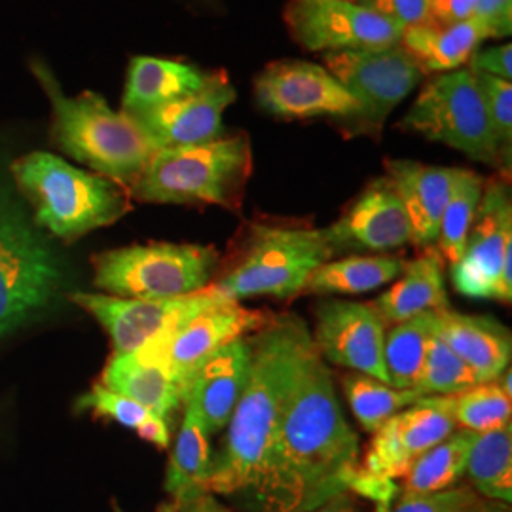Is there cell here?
I'll use <instances>...</instances> for the list:
<instances>
[{
    "label": "cell",
    "mask_w": 512,
    "mask_h": 512,
    "mask_svg": "<svg viewBox=\"0 0 512 512\" xmlns=\"http://www.w3.org/2000/svg\"><path fill=\"white\" fill-rule=\"evenodd\" d=\"M310 512H361L351 492H344V494L336 495L329 501H325L323 505H319L317 509Z\"/></svg>",
    "instance_id": "43"
},
{
    "label": "cell",
    "mask_w": 512,
    "mask_h": 512,
    "mask_svg": "<svg viewBox=\"0 0 512 512\" xmlns=\"http://www.w3.org/2000/svg\"><path fill=\"white\" fill-rule=\"evenodd\" d=\"M114 511L122 512L120 511V507H118V505H114ZM160 512H181V507H179L177 503H173V505H167V507H164V509H162Z\"/></svg>",
    "instance_id": "45"
},
{
    "label": "cell",
    "mask_w": 512,
    "mask_h": 512,
    "mask_svg": "<svg viewBox=\"0 0 512 512\" xmlns=\"http://www.w3.org/2000/svg\"><path fill=\"white\" fill-rule=\"evenodd\" d=\"M54 105V141L93 173L131 188L158 152L147 133L124 110H112L95 92L67 97L52 78L38 73Z\"/></svg>",
    "instance_id": "5"
},
{
    "label": "cell",
    "mask_w": 512,
    "mask_h": 512,
    "mask_svg": "<svg viewBox=\"0 0 512 512\" xmlns=\"http://www.w3.org/2000/svg\"><path fill=\"white\" fill-rule=\"evenodd\" d=\"M475 18L484 25L488 38H505L512 31V0H478Z\"/></svg>",
    "instance_id": "40"
},
{
    "label": "cell",
    "mask_w": 512,
    "mask_h": 512,
    "mask_svg": "<svg viewBox=\"0 0 512 512\" xmlns=\"http://www.w3.org/2000/svg\"><path fill=\"white\" fill-rule=\"evenodd\" d=\"M486 38V29L476 18L459 23L429 19L421 25L406 27L399 46L425 76L458 71L469 63Z\"/></svg>",
    "instance_id": "24"
},
{
    "label": "cell",
    "mask_w": 512,
    "mask_h": 512,
    "mask_svg": "<svg viewBox=\"0 0 512 512\" xmlns=\"http://www.w3.org/2000/svg\"><path fill=\"white\" fill-rule=\"evenodd\" d=\"M435 334L475 372L480 384L497 382L511 366V330L492 317L437 310Z\"/></svg>",
    "instance_id": "21"
},
{
    "label": "cell",
    "mask_w": 512,
    "mask_h": 512,
    "mask_svg": "<svg viewBox=\"0 0 512 512\" xmlns=\"http://www.w3.org/2000/svg\"><path fill=\"white\" fill-rule=\"evenodd\" d=\"M211 73L164 57L137 55L131 59L122 110L137 114L198 92L209 82Z\"/></svg>",
    "instance_id": "25"
},
{
    "label": "cell",
    "mask_w": 512,
    "mask_h": 512,
    "mask_svg": "<svg viewBox=\"0 0 512 512\" xmlns=\"http://www.w3.org/2000/svg\"><path fill=\"white\" fill-rule=\"evenodd\" d=\"M323 67L361 105L353 126L359 133L374 135L382 131L389 114L423 78L399 44L378 50L329 52L323 54Z\"/></svg>",
    "instance_id": "12"
},
{
    "label": "cell",
    "mask_w": 512,
    "mask_h": 512,
    "mask_svg": "<svg viewBox=\"0 0 512 512\" xmlns=\"http://www.w3.org/2000/svg\"><path fill=\"white\" fill-rule=\"evenodd\" d=\"M249 342V378L226 425L222 448L211 459L207 494L258 492L285 404L315 349L306 323L293 313L277 315Z\"/></svg>",
    "instance_id": "2"
},
{
    "label": "cell",
    "mask_w": 512,
    "mask_h": 512,
    "mask_svg": "<svg viewBox=\"0 0 512 512\" xmlns=\"http://www.w3.org/2000/svg\"><path fill=\"white\" fill-rule=\"evenodd\" d=\"M253 349L249 336L215 351L200 366L186 399L196 404L207 435L226 429L247 385Z\"/></svg>",
    "instance_id": "20"
},
{
    "label": "cell",
    "mask_w": 512,
    "mask_h": 512,
    "mask_svg": "<svg viewBox=\"0 0 512 512\" xmlns=\"http://www.w3.org/2000/svg\"><path fill=\"white\" fill-rule=\"evenodd\" d=\"M512 202L505 177L484 184L465 249L452 264L456 291L469 298L512 300Z\"/></svg>",
    "instance_id": "10"
},
{
    "label": "cell",
    "mask_w": 512,
    "mask_h": 512,
    "mask_svg": "<svg viewBox=\"0 0 512 512\" xmlns=\"http://www.w3.org/2000/svg\"><path fill=\"white\" fill-rule=\"evenodd\" d=\"M71 300L107 330L112 355H129L183 327L194 315L224 298L205 287L200 293L169 300H137L103 293H73Z\"/></svg>",
    "instance_id": "13"
},
{
    "label": "cell",
    "mask_w": 512,
    "mask_h": 512,
    "mask_svg": "<svg viewBox=\"0 0 512 512\" xmlns=\"http://www.w3.org/2000/svg\"><path fill=\"white\" fill-rule=\"evenodd\" d=\"M359 439L317 349L302 366L275 433L255 497L266 512H310L351 492Z\"/></svg>",
    "instance_id": "1"
},
{
    "label": "cell",
    "mask_w": 512,
    "mask_h": 512,
    "mask_svg": "<svg viewBox=\"0 0 512 512\" xmlns=\"http://www.w3.org/2000/svg\"><path fill=\"white\" fill-rule=\"evenodd\" d=\"M484 184L486 181L475 171L456 167L454 184L440 219L439 239L435 245L440 256L450 264H456L465 249L480 207Z\"/></svg>",
    "instance_id": "32"
},
{
    "label": "cell",
    "mask_w": 512,
    "mask_h": 512,
    "mask_svg": "<svg viewBox=\"0 0 512 512\" xmlns=\"http://www.w3.org/2000/svg\"><path fill=\"white\" fill-rule=\"evenodd\" d=\"M272 319L274 317L266 311L249 310L239 302L220 300L194 315L183 327L150 342L139 351L167 366L190 393L194 376L207 357L234 340L264 329Z\"/></svg>",
    "instance_id": "15"
},
{
    "label": "cell",
    "mask_w": 512,
    "mask_h": 512,
    "mask_svg": "<svg viewBox=\"0 0 512 512\" xmlns=\"http://www.w3.org/2000/svg\"><path fill=\"white\" fill-rule=\"evenodd\" d=\"M454 397H423L382 423L370 440L351 494L374 501L378 512L399 495V480L433 446L450 437L454 420Z\"/></svg>",
    "instance_id": "8"
},
{
    "label": "cell",
    "mask_w": 512,
    "mask_h": 512,
    "mask_svg": "<svg viewBox=\"0 0 512 512\" xmlns=\"http://www.w3.org/2000/svg\"><path fill=\"white\" fill-rule=\"evenodd\" d=\"M35 219L55 238L74 241L105 228L131 211L128 186L84 171L48 152H31L12 165Z\"/></svg>",
    "instance_id": "4"
},
{
    "label": "cell",
    "mask_w": 512,
    "mask_h": 512,
    "mask_svg": "<svg viewBox=\"0 0 512 512\" xmlns=\"http://www.w3.org/2000/svg\"><path fill=\"white\" fill-rule=\"evenodd\" d=\"M475 512H511V505L507 503H499V501H488L482 499V503L478 505Z\"/></svg>",
    "instance_id": "44"
},
{
    "label": "cell",
    "mask_w": 512,
    "mask_h": 512,
    "mask_svg": "<svg viewBox=\"0 0 512 512\" xmlns=\"http://www.w3.org/2000/svg\"><path fill=\"white\" fill-rule=\"evenodd\" d=\"M349 2H357V0H349Z\"/></svg>",
    "instance_id": "47"
},
{
    "label": "cell",
    "mask_w": 512,
    "mask_h": 512,
    "mask_svg": "<svg viewBox=\"0 0 512 512\" xmlns=\"http://www.w3.org/2000/svg\"><path fill=\"white\" fill-rule=\"evenodd\" d=\"M404 260L393 255H353L329 260L311 274L304 293L363 294L403 274Z\"/></svg>",
    "instance_id": "28"
},
{
    "label": "cell",
    "mask_w": 512,
    "mask_h": 512,
    "mask_svg": "<svg viewBox=\"0 0 512 512\" xmlns=\"http://www.w3.org/2000/svg\"><path fill=\"white\" fill-rule=\"evenodd\" d=\"M421 251L423 253L418 258L404 262L399 281L372 304L382 315L385 325L403 323L423 311L450 308L444 287V258L437 247Z\"/></svg>",
    "instance_id": "26"
},
{
    "label": "cell",
    "mask_w": 512,
    "mask_h": 512,
    "mask_svg": "<svg viewBox=\"0 0 512 512\" xmlns=\"http://www.w3.org/2000/svg\"><path fill=\"white\" fill-rule=\"evenodd\" d=\"M385 171L406 209L412 245L420 249L435 247L456 167L420 164L412 160H387Z\"/></svg>",
    "instance_id": "22"
},
{
    "label": "cell",
    "mask_w": 512,
    "mask_h": 512,
    "mask_svg": "<svg viewBox=\"0 0 512 512\" xmlns=\"http://www.w3.org/2000/svg\"><path fill=\"white\" fill-rule=\"evenodd\" d=\"M433 2H437V0H429V6H431V4H433Z\"/></svg>",
    "instance_id": "46"
},
{
    "label": "cell",
    "mask_w": 512,
    "mask_h": 512,
    "mask_svg": "<svg viewBox=\"0 0 512 512\" xmlns=\"http://www.w3.org/2000/svg\"><path fill=\"white\" fill-rule=\"evenodd\" d=\"M334 256L325 228L258 224L234 268L209 289L228 302L253 296L291 298L304 293L311 274Z\"/></svg>",
    "instance_id": "6"
},
{
    "label": "cell",
    "mask_w": 512,
    "mask_h": 512,
    "mask_svg": "<svg viewBox=\"0 0 512 512\" xmlns=\"http://www.w3.org/2000/svg\"><path fill=\"white\" fill-rule=\"evenodd\" d=\"M482 499L471 488H450L437 494H399L380 512H475Z\"/></svg>",
    "instance_id": "38"
},
{
    "label": "cell",
    "mask_w": 512,
    "mask_h": 512,
    "mask_svg": "<svg viewBox=\"0 0 512 512\" xmlns=\"http://www.w3.org/2000/svg\"><path fill=\"white\" fill-rule=\"evenodd\" d=\"M478 384L480 380L475 372L435 334L412 389L421 397H452Z\"/></svg>",
    "instance_id": "35"
},
{
    "label": "cell",
    "mask_w": 512,
    "mask_h": 512,
    "mask_svg": "<svg viewBox=\"0 0 512 512\" xmlns=\"http://www.w3.org/2000/svg\"><path fill=\"white\" fill-rule=\"evenodd\" d=\"M313 346L321 359L387 384L385 321L372 304L327 300L315 310Z\"/></svg>",
    "instance_id": "17"
},
{
    "label": "cell",
    "mask_w": 512,
    "mask_h": 512,
    "mask_svg": "<svg viewBox=\"0 0 512 512\" xmlns=\"http://www.w3.org/2000/svg\"><path fill=\"white\" fill-rule=\"evenodd\" d=\"M59 279L52 251L16 211L0 202V334L44 310Z\"/></svg>",
    "instance_id": "11"
},
{
    "label": "cell",
    "mask_w": 512,
    "mask_h": 512,
    "mask_svg": "<svg viewBox=\"0 0 512 512\" xmlns=\"http://www.w3.org/2000/svg\"><path fill=\"white\" fill-rule=\"evenodd\" d=\"M219 251L194 243H148L93 256V283L120 298L169 300L211 285Z\"/></svg>",
    "instance_id": "7"
},
{
    "label": "cell",
    "mask_w": 512,
    "mask_h": 512,
    "mask_svg": "<svg viewBox=\"0 0 512 512\" xmlns=\"http://www.w3.org/2000/svg\"><path fill=\"white\" fill-rule=\"evenodd\" d=\"M342 389L353 416L368 433H374L389 418L423 399L414 389H395L361 372L346 374Z\"/></svg>",
    "instance_id": "33"
},
{
    "label": "cell",
    "mask_w": 512,
    "mask_h": 512,
    "mask_svg": "<svg viewBox=\"0 0 512 512\" xmlns=\"http://www.w3.org/2000/svg\"><path fill=\"white\" fill-rule=\"evenodd\" d=\"M285 23L310 52L378 50L399 44L403 27L349 0H289Z\"/></svg>",
    "instance_id": "14"
},
{
    "label": "cell",
    "mask_w": 512,
    "mask_h": 512,
    "mask_svg": "<svg viewBox=\"0 0 512 512\" xmlns=\"http://www.w3.org/2000/svg\"><path fill=\"white\" fill-rule=\"evenodd\" d=\"M255 95L262 109L289 120L332 116L353 124L361 114L357 99L311 61L270 63L256 76Z\"/></svg>",
    "instance_id": "16"
},
{
    "label": "cell",
    "mask_w": 512,
    "mask_h": 512,
    "mask_svg": "<svg viewBox=\"0 0 512 512\" xmlns=\"http://www.w3.org/2000/svg\"><path fill=\"white\" fill-rule=\"evenodd\" d=\"M209 435L203 427L196 404L190 399L184 403V420L175 440L165 475V492L173 503L190 505L207 494L205 484L211 469Z\"/></svg>",
    "instance_id": "27"
},
{
    "label": "cell",
    "mask_w": 512,
    "mask_h": 512,
    "mask_svg": "<svg viewBox=\"0 0 512 512\" xmlns=\"http://www.w3.org/2000/svg\"><path fill=\"white\" fill-rule=\"evenodd\" d=\"M99 384L143 404L167 423L184 406L188 397V389L177 380V376L143 351L112 355Z\"/></svg>",
    "instance_id": "23"
},
{
    "label": "cell",
    "mask_w": 512,
    "mask_h": 512,
    "mask_svg": "<svg viewBox=\"0 0 512 512\" xmlns=\"http://www.w3.org/2000/svg\"><path fill=\"white\" fill-rule=\"evenodd\" d=\"M512 397L497 382L478 384L454 397L456 425L475 435L511 421Z\"/></svg>",
    "instance_id": "36"
},
{
    "label": "cell",
    "mask_w": 512,
    "mask_h": 512,
    "mask_svg": "<svg viewBox=\"0 0 512 512\" xmlns=\"http://www.w3.org/2000/svg\"><path fill=\"white\" fill-rule=\"evenodd\" d=\"M251 173L249 135H222L202 145L158 150L129 194L139 202L219 205L238 213Z\"/></svg>",
    "instance_id": "3"
},
{
    "label": "cell",
    "mask_w": 512,
    "mask_h": 512,
    "mask_svg": "<svg viewBox=\"0 0 512 512\" xmlns=\"http://www.w3.org/2000/svg\"><path fill=\"white\" fill-rule=\"evenodd\" d=\"M465 475L476 494L488 501L512 503V423L475 435Z\"/></svg>",
    "instance_id": "29"
},
{
    "label": "cell",
    "mask_w": 512,
    "mask_h": 512,
    "mask_svg": "<svg viewBox=\"0 0 512 512\" xmlns=\"http://www.w3.org/2000/svg\"><path fill=\"white\" fill-rule=\"evenodd\" d=\"M475 73V71H473ZM486 101V110L494 129L495 143L503 164L511 169L512 154V84L490 74L475 73Z\"/></svg>",
    "instance_id": "37"
},
{
    "label": "cell",
    "mask_w": 512,
    "mask_h": 512,
    "mask_svg": "<svg viewBox=\"0 0 512 512\" xmlns=\"http://www.w3.org/2000/svg\"><path fill=\"white\" fill-rule=\"evenodd\" d=\"M236 97L238 93L228 74L215 71L202 90L129 116H133L158 150L192 147L224 135L222 116Z\"/></svg>",
    "instance_id": "18"
},
{
    "label": "cell",
    "mask_w": 512,
    "mask_h": 512,
    "mask_svg": "<svg viewBox=\"0 0 512 512\" xmlns=\"http://www.w3.org/2000/svg\"><path fill=\"white\" fill-rule=\"evenodd\" d=\"M475 433L456 429L450 437L425 452L401 478L399 494H437L456 488L467 471Z\"/></svg>",
    "instance_id": "30"
},
{
    "label": "cell",
    "mask_w": 512,
    "mask_h": 512,
    "mask_svg": "<svg viewBox=\"0 0 512 512\" xmlns=\"http://www.w3.org/2000/svg\"><path fill=\"white\" fill-rule=\"evenodd\" d=\"M435 311L418 313L385 332L384 366L389 387L412 389L416 384L435 336Z\"/></svg>",
    "instance_id": "31"
},
{
    "label": "cell",
    "mask_w": 512,
    "mask_h": 512,
    "mask_svg": "<svg viewBox=\"0 0 512 512\" xmlns=\"http://www.w3.org/2000/svg\"><path fill=\"white\" fill-rule=\"evenodd\" d=\"M478 0H437L431 4V19L440 23H459L475 18Z\"/></svg>",
    "instance_id": "42"
},
{
    "label": "cell",
    "mask_w": 512,
    "mask_h": 512,
    "mask_svg": "<svg viewBox=\"0 0 512 512\" xmlns=\"http://www.w3.org/2000/svg\"><path fill=\"white\" fill-rule=\"evenodd\" d=\"M401 129L459 150L476 162L507 169L495 143L484 95L469 67L429 80L406 112Z\"/></svg>",
    "instance_id": "9"
},
{
    "label": "cell",
    "mask_w": 512,
    "mask_h": 512,
    "mask_svg": "<svg viewBox=\"0 0 512 512\" xmlns=\"http://www.w3.org/2000/svg\"><path fill=\"white\" fill-rule=\"evenodd\" d=\"M357 4L401 25L403 29L421 25L431 19L429 0H357Z\"/></svg>",
    "instance_id": "39"
},
{
    "label": "cell",
    "mask_w": 512,
    "mask_h": 512,
    "mask_svg": "<svg viewBox=\"0 0 512 512\" xmlns=\"http://www.w3.org/2000/svg\"><path fill=\"white\" fill-rule=\"evenodd\" d=\"M467 67L475 73L490 74L501 80H512V44H501L490 50L476 52Z\"/></svg>",
    "instance_id": "41"
},
{
    "label": "cell",
    "mask_w": 512,
    "mask_h": 512,
    "mask_svg": "<svg viewBox=\"0 0 512 512\" xmlns=\"http://www.w3.org/2000/svg\"><path fill=\"white\" fill-rule=\"evenodd\" d=\"M76 408L90 410L95 416H103L116 421L131 431H135L143 440L167 450L171 444L169 423L160 416L152 414L143 404L135 403L128 397L114 393L101 384L93 385L92 389L80 397Z\"/></svg>",
    "instance_id": "34"
},
{
    "label": "cell",
    "mask_w": 512,
    "mask_h": 512,
    "mask_svg": "<svg viewBox=\"0 0 512 512\" xmlns=\"http://www.w3.org/2000/svg\"><path fill=\"white\" fill-rule=\"evenodd\" d=\"M334 253H387L412 243L401 196L385 175L374 179L346 213L325 228Z\"/></svg>",
    "instance_id": "19"
}]
</instances>
